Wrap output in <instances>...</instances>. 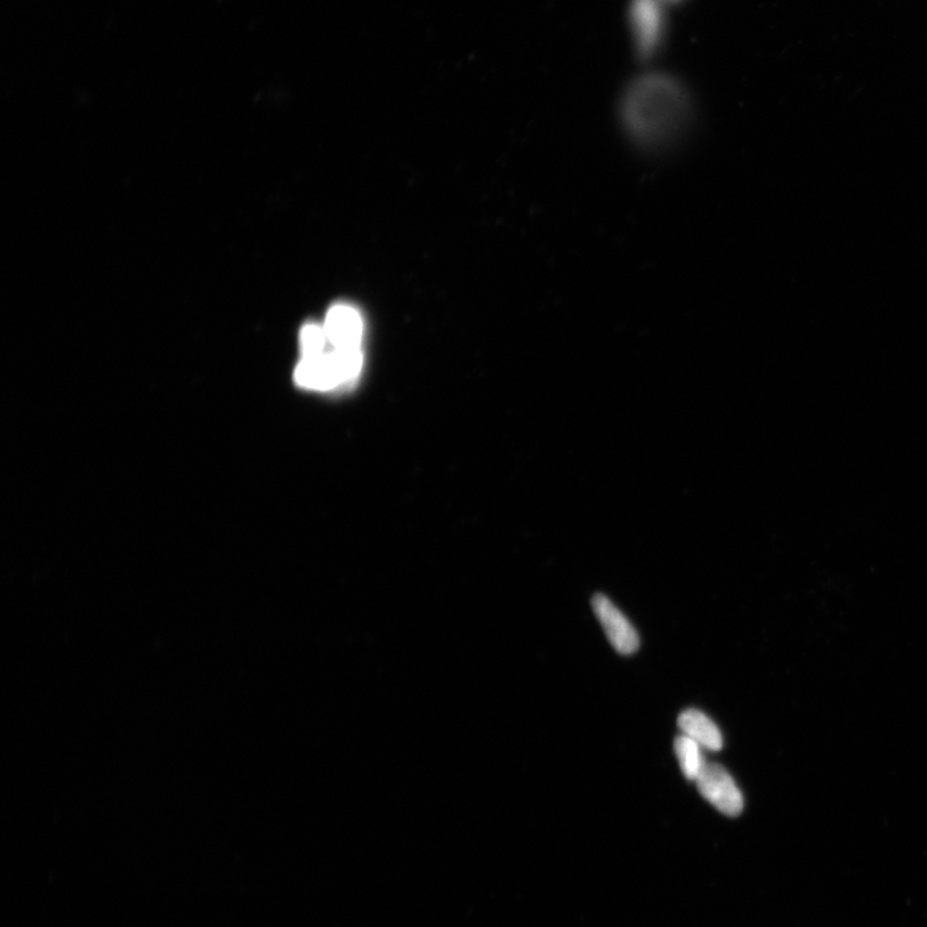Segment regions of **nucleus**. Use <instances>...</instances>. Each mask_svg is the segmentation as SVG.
<instances>
[{"mask_svg": "<svg viewBox=\"0 0 927 927\" xmlns=\"http://www.w3.org/2000/svg\"><path fill=\"white\" fill-rule=\"evenodd\" d=\"M693 104L684 85L666 74H646L627 87L619 119L628 139L646 150L665 149L691 124Z\"/></svg>", "mask_w": 927, "mask_h": 927, "instance_id": "nucleus-1", "label": "nucleus"}, {"mask_svg": "<svg viewBox=\"0 0 927 927\" xmlns=\"http://www.w3.org/2000/svg\"><path fill=\"white\" fill-rule=\"evenodd\" d=\"M696 784L699 794L725 816L737 817L744 810V796H742L735 779L722 765L706 763L705 768L696 779Z\"/></svg>", "mask_w": 927, "mask_h": 927, "instance_id": "nucleus-2", "label": "nucleus"}, {"mask_svg": "<svg viewBox=\"0 0 927 927\" xmlns=\"http://www.w3.org/2000/svg\"><path fill=\"white\" fill-rule=\"evenodd\" d=\"M592 606L608 641L621 655H633L638 651L639 636L634 626L606 595H594Z\"/></svg>", "mask_w": 927, "mask_h": 927, "instance_id": "nucleus-3", "label": "nucleus"}, {"mask_svg": "<svg viewBox=\"0 0 927 927\" xmlns=\"http://www.w3.org/2000/svg\"><path fill=\"white\" fill-rule=\"evenodd\" d=\"M631 20L636 47L644 58H649L663 37L664 13L659 0H633Z\"/></svg>", "mask_w": 927, "mask_h": 927, "instance_id": "nucleus-4", "label": "nucleus"}, {"mask_svg": "<svg viewBox=\"0 0 927 927\" xmlns=\"http://www.w3.org/2000/svg\"><path fill=\"white\" fill-rule=\"evenodd\" d=\"M328 340L336 350L359 349L362 336L360 314L350 305H335L329 311L325 324Z\"/></svg>", "mask_w": 927, "mask_h": 927, "instance_id": "nucleus-5", "label": "nucleus"}, {"mask_svg": "<svg viewBox=\"0 0 927 927\" xmlns=\"http://www.w3.org/2000/svg\"><path fill=\"white\" fill-rule=\"evenodd\" d=\"M294 379L302 389L313 391H332L343 384L330 354L303 359L295 369Z\"/></svg>", "mask_w": 927, "mask_h": 927, "instance_id": "nucleus-6", "label": "nucleus"}, {"mask_svg": "<svg viewBox=\"0 0 927 927\" xmlns=\"http://www.w3.org/2000/svg\"><path fill=\"white\" fill-rule=\"evenodd\" d=\"M678 725L683 735L688 736L708 752H721L723 748V736L716 724L703 712L685 711L681 714Z\"/></svg>", "mask_w": 927, "mask_h": 927, "instance_id": "nucleus-7", "label": "nucleus"}, {"mask_svg": "<svg viewBox=\"0 0 927 927\" xmlns=\"http://www.w3.org/2000/svg\"><path fill=\"white\" fill-rule=\"evenodd\" d=\"M674 749L684 777L696 782L706 765L703 747L696 740L683 735L675 739Z\"/></svg>", "mask_w": 927, "mask_h": 927, "instance_id": "nucleus-8", "label": "nucleus"}, {"mask_svg": "<svg viewBox=\"0 0 927 927\" xmlns=\"http://www.w3.org/2000/svg\"><path fill=\"white\" fill-rule=\"evenodd\" d=\"M333 364L342 383L356 377L362 366V354L359 349H341L330 353Z\"/></svg>", "mask_w": 927, "mask_h": 927, "instance_id": "nucleus-9", "label": "nucleus"}, {"mask_svg": "<svg viewBox=\"0 0 927 927\" xmlns=\"http://www.w3.org/2000/svg\"><path fill=\"white\" fill-rule=\"evenodd\" d=\"M328 336L325 329L316 324H309L302 329L301 346L303 359L320 357L324 354Z\"/></svg>", "mask_w": 927, "mask_h": 927, "instance_id": "nucleus-10", "label": "nucleus"}]
</instances>
